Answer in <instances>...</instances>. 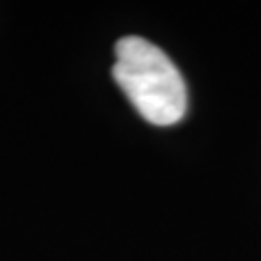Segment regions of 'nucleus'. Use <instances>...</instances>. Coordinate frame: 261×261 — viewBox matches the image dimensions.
<instances>
[{"label":"nucleus","instance_id":"obj_1","mask_svg":"<svg viewBox=\"0 0 261 261\" xmlns=\"http://www.w3.org/2000/svg\"><path fill=\"white\" fill-rule=\"evenodd\" d=\"M113 79L150 124L170 126L185 116L187 87L181 72L172 59L148 39H120L116 44Z\"/></svg>","mask_w":261,"mask_h":261}]
</instances>
